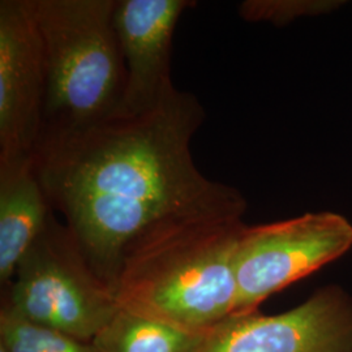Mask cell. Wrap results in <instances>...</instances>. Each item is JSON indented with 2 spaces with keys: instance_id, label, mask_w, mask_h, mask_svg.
I'll list each match as a JSON object with an SVG mask.
<instances>
[{
  "instance_id": "6da1fadb",
  "label": "cell",
  "mask_w": 352,
  "mask_h": 352,
  "mask_svg": "<svg viewBox=\"0 0 352 352\" xmlns=\"http://www.w3.org/2000/svg\"><path fill=\"white\" fill-rule=\"evenodd\" d=\"M204 122L196 96L175 89L146 113L38 142L34 164L51 208L113 291L126 247L154 223L205 210L245 213L239 190L193 161L190 142Z\"/></svg>"
},
{
  "instance_id": "7a4b0ae2",
  "label": "cell",
  "mask_w": 352,
  "mask_h": 352,
  "mask_svg": "<svg viewBox=\"0 0 352 352\" xmlns=\"http://www.w3.org/2000/svg\"><path fill=\"white\" fill-rule=\"evenodd\" d=\"M243 214H180L146 228L123 254L113 285L119 307L189 333H210L235 311Z\"/></svg>"
},
{
  "instance_id": "3957f363",
  "label": "cell",
  "mask_w": 352,
  "mask_h": 352,
  "mask_svg": "<svg viewBox=\"0 0 352 352\" xmlns=\"http://www.w3.org/2000/svg\"><path fill=\"white\" fill-rule=\"evenodd\" d=\"M116 0H32L43 43L46 97L41 139L113 118L126 68L113 29Z\"/></svg>"
},
{
  "instance_id": "277c9868",
  "label": "cell",
  "mask_w": 352,
  "mask_h": 352,
  "mask_svg": "<svg viewBox=\"0 0 352 352\" xmlns=\"http://www.w3.org/2000/svg\"><path fill=\"white\" fill-rule=\"evenodd\" d=\"M3 305L26 320L90 343L120 309L54 213L6 286Z\"/></svg>"
},
{
  "instance_id": "5b68a950",
  "label": "cell",
  "mask_w": 352,
  "mask_h": 352,
  "mask_svg": "<svg viewBox=\"0 0 352 352\" xmlns=\"http://www.w3.org/2000/svg\"><path fill=\"white\" fill-rule=\"evenodd\" d=\"M351 248V222L337 213H307L244 227L236 251L234 315L256 312L267 298L338 260Z\"/></svg>"
},
{
  "instance_id": "8992f818",
  "label": "cell",
  "mask_w": 352,
  "mask_h": 352,
  "mask_svg": "<svg viewBox=\"0 0 352 352\" xmlns=\"http://www.w3.org/2000/svg\"><path fill=\"white\" fill-rule=\"evenodd\" d=\"M196 352H352V299L327 286L279 315L231 316Z\"/></svg>"
},
{
  "instance_id": "52a82bcc",
  "label": "cell",
  "mask_w": 352,
  "mask_h": 352,
  "mask_svg": "<svg viewBox=\"0 0 352 352\" xmlns=\"http://www.w3.org/2000/svg\"><path fill=\"white\" fill-rule=\"evenodd\" d=\"M45 97V52L32 0H1L0 161L34 155Z\"/></svg>"
},
{
  "instance_id": "ba28073f",
  "label": "cell",
  "mask_w": 352,
  "mask_h": 352,
  "mask_svg": "<svg viewBox=\"0 0 352 352\" xmlns=\"http://www.w3.org/2000/svg\"><path fill=\"white\" fill-rule=\"evenodd\" d=\"M192 0H116L113 29L126 68V87L115 116H136L175 90L171 52L182 14Z\"/></svg>"
},
{
  "instance_id": "9c48e42d",
  "label": "cell",
  "mask_w": 352,
  "mask_h": 352,
  "mask_svg": "<svg viewBox=\"0 0 352 352\" xmlns=\"http://www.w3.org/2000/svg\"><path fill=\"white\" fill-rule=\"evenodd\" d=\"M52 214L34 157L0 161V282L8 286L17 265Z\"/></svg>"
},
{
  "instance_id": "30bf717a",
  "label": "cell",
  "mask_w": 352,
  "mask_h": 352,
  "mask_svg": "<svg viewBox=\"0 0 352 352\" xmlns=\"http://www.w3.org/2000/svg\"><path fill=\"white\" fill-rule=\"evenodd\" d=\"M205 336L120 308L90 346L93 352H196Z\"/></svg>"
},
{
  "instance_id": "8fae6325",
  "label": "cell",
  "mask_w": 352,
  "mask_h": 352,
  "mask_svg": "<svg viewBox=\"0 0 352 352\" xmlns=\"http://www.w3.org/2000/svg\"><path fill=\"white\" fill-rule=\"evenodd\" d=\"M0 347L6 352H93L90 343L34 324L4 305L0 311Z\"/></svg>"
},
{
  "instance_id": "7c38bea8",
  "label": "cell",
  "mask_w": 352,
  "mask_h": 352,
  "mask_svg": "<svg viewBox=\"0 0 352 352\" xmlns=\"http://www.w3.org/2000/svg\"><path fill=\"white\" fill-rule=\"evenodd\" d=\"M342 1L333 0H248L241 3L240 16L248 21H269L282 26L304 17L330 12Z\"/></svg>"
},
{
  "instance_id": "4fadbf2b",
  "label": "cell",
  "mask_w": 352,
  "mask_h": 352,
  "mask_svg": "<svg viewBox=\"0 0 352 352\" xmlns=\"http://www.w3.org/2000/svg\"><path fill=\"white\" fill-rule=\"evenodd\" d=\"M0 352H6V350L3 347H0Z\"/></svg>"
}]
</instances>
